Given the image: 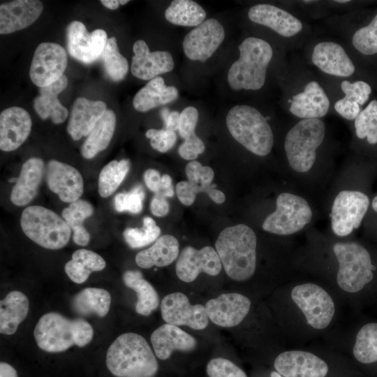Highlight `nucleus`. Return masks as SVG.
<instances>
[{"instance_id": "nucleus-1", "label": "nucleus", "mask_w": 377, "mask_h": 377, "mask_svg": "<svg viewBox=\"0 0 377 377\" xmlns=\"http://www.w3.org/2000/svg\"><path fill=\"white\" fill-rule=\"evenodd\" d=\"M256 236L246 225L223 229L215 244L216 251L227 275L244 281L254 274L256 267Z\"/></svg>"}, {"instance_id": "nucleus-2", "label": "nucleus", "mask_w": 377, "mask_h": 377, "mask_svg": "<svg viewBox=\"0 0 377 377\" xmlns=\"http://www.w3.org/2000/svg\"><path fill=\"white\" fill-rule=\"evenodd\" d=\"M106 365L116 377H155L158 370L147 341L132 332L121 334L110 346Z\"/></svg>"}, {"instance_id": "nucleus-3", "label": "nucleus", "mask_w": 377, "mask_h": 377, "mask_svg": "<svg viewBox=\"0 0 377 377\" xmlns=\"http://www.w3.org/2000/svg\"><path fill=\"white\" fill-rule=\"evenodd\" d=\"M38 347L48 353L64 352L76 345L87 346L92 339L91 325L82 318L70 320L56 312L44 314L34 332Z\"/></svg>"}, {"instance_id": "nucleus-4", "label": "nucleus", "mask_w": 377, "mask_h": 377, "mask_svg": "<svg viewBox=\"0 0 377 377\" xmlns=\"http://www.w3.org/2000/svg\"><path fill=\"white\" fill-rule=\"evenodd\" d=\"M239 57L230 66L227 80L233 90H258L265 84L267 68L273 56L270 44L250 36L238 47Z\"/></svg>"}, {"instance_id": "nucleus-5", "label": "nucleus", "mask_w": 377, "mask_h": 377, "mask_svg": "<svg viewBox=\"0 0 377 377\" xmlns=\"http://www.w3.org/2000/svg\"><path fill=\"white\" fill-rule=\"evenodd\" d=\"M226 122L232 138L253 154L264 156L271 151L274 144L272 128L255 108L237 105L228 111Z\"/></svg>"}, {"instance_id": "nucleus-6", "label": "nucleus", "mask_w": 377, "mask_h": 377, "mask_svg": "<svg viewBox=\"0 0 377 377\" xmlns=\"http://www.w3.org/2000/svg\"><path fill=\"white\" fill-rule=\"evenodd\" d=\"M20 226L31 240L48 249L63 248L71 237V229L66 221L39 205L29 206L23 211Z\"/></svg>"}, {"instance_id": "nucleus-7", "label": "nucleus", "mask_w": 377, "mask_h": 377, "mask_svg": "<svg viewBox=\"0 0 377 377\" xmlns=\"http://www.w3.org/2000/svg\"><path fill=\"white\" fill-rule=\"evenodd\" d=\"M325 133V124L319 119L301 120L288 132L284 149L293 170L305 172L311 168Z\"/></svg>"}, {"instance_id": "nucleus-8", "label": "nucleus", "mask_w": 377, "mask_h": 377, "mask_svg": "<svg viewBox=\"0 0 377 377\" xmlns=\"http://www.w3.org/2000/svg\"><path fill=\"white\" fill-rule=\"evenodd\" d=\"M333 251L339 263L337 282L340 288L355 293L372 281L376 267L364 247L355 242H339L333 246Z\"/></svg>"}, {"instance_id": "nucleus-9", "label": "nucleus", "mask_w": 377, "mask_h": 377, "mask_svg": "<svg viewBox=\"0 0 377 377\" xmlns=\"http://www.w3.org/2000/svg\"><path fill=\"white\" fill-rule=\"evenodd\" d=\"M311 217V209L303 198L282 193L277 197L276 210L266 217L262 227L267 232L287 235L302 230Z\"/></svg>"}, {"instance_id": "nucleus-10", "label": "nucleus", "mask_w": 377, "mask_h": 377, "mask_svg": "<svg viewBox=\"0 0 377 377\" xmlns=\"http://www.w3.org/2000/svg\"><path fill=\"white\" fill-rule=\"evenodd\" d=\"M290 295L310 326L322 330L330 325L334 316L335 306L325 290L315 283H307L295 286Z\"/></svg>"}, {"instance_id": "nucleus-11", "label": "nucleus", "mask_w": 377, "mask_h": 377, "mask_svg": "<svg viewBox=\"0 0 377 377\" xmlns=\"http://www.w3.org/2000/svg\"><path fill=\"white\" fill-rule=\"evenodd\" d=\"M369 198L355 191H342L332 207V228L338 236H346L358 228L368 209Z\"/></svg>"}, {"instance_id": "nucleus-12", "label": "nucleus", "mask_w": 377, "mask_h": 377, "mask_svg": "<svg viewBox=\"0 0 377 377\" xmlns=\"http://www.w3.org/2000/svg\"><path fill=\"white\" fill-rule=\"evenodd\" d=\"M66 66L67 55L64 47L55 43H42L35 50L29 76L35 85L45 87L59 80Z\"/></svg>"}, {"instance_id": "nucleus-13", "label": "nucleus", "mask_w": 377, "mask_h": 377, "mask_svg": "<svg viewBox=\"0 0 377 377\" xmlns=\"http://www.w3.org/2000/svg\"><path fill=\"white\" fill-rule=\"evenodd\" d=\"M225 29L216 19L205 20L190 31L182 42L186 57L205 62L217 50L225 38Z\"/></svg>"}, {"instance_id": "nucleus-14", "label": "nucleus", "mask_w": 377, "mask_h": 377, "mask_svg": "<svg viewBox=\"0 0 377 377\" xmlns=\"http://www.w3.org/2000/svg\"><path fill=\"white\" fill-rule=\"evenodd\" d=\"M161 311L166 323L176 326L186 325L201 330L206 328L209 323L205 306L191 304L187 296L182 293L165 296L161 302Z\"/></svg>"}, {"instance_id": "nucleus-15", "label": "nucleus", "mask_w": 377, "mask_h": 377, "mask_svg": "<svg viewBox=\"0 0 377 377\" xmlns=\"http://www.w3.org/2000/svg\"><path fill=\"white\" fill-rule=\"evenodd\" d=\"M66 39L70 55L84 64L99 59L108 41L104 30L98 29L89 33L84 24L77 20L68 24Z\"/></svg>"}, {"instance_id": "nucleus-16", "label": "nucleus", "mask_w": 377, "mask_h": 377, "mask_svg": "<svg viewBox=\"0 0 377 377\" xmlns=\"http://www.w3.org/2000/svg\"><path fill=\"white\" fill-rule=\"evenodd\" d=\"M222 264L216 251L211 246L196 249L192 246L184 247L181 251L175 265L178 278L190 283L204 272L210 276L218 275Z\"/></svg>"}, {"instance_id": "nucleus-17", "label": "nucleus", "mask_w": 377, "mask_h": 377, "mask_svg": "<svg viewBox=\"0 0 377 377\" xmlns=\"http://www.w3.org/2000/svg\"><path fill=\"white\" fill-rule=\"evenodd\" d=\"M209 319L216 325L232 327L239 325L247 316L251 300L239 293L222 294L205 304Z\"/></svg>"}, {"instance_id": "nucleus-18", "label": "nucleus", "mask_w": 377, "mask_h": 377, "mask_svg": "<svg viewBox=\"0 0 377 377\" xmlns=\"http://www.w3.org/2000/svg\"><path fill=\"white\" fill-rule=\"evenodd\" d=\"M277 372L284 377H325L327 363L317 355L303 350H288L274 360Z\"/></svg>"}, {"instance_id": "nucleus-19", "label": "nucleus", "mask_w": 377, "mask_h": 377, "mask_svg": "<svg viewBox=\"0 0 377 377\" xmlns=\"http://www.w3.org/2000/svg\"><path fill=\"white\" fill-rule=\"evenodd\" d=\"M133 51L131 73L138 79L151 80L161 74L172 71L175 67L172 56L169 52H150L142 40L135 42Z\"/></svg>"}, {"instance_id": "nucleus-20", "label": "nucleus", "mask_w": 377, "mask_h": 377, "mask_svg": "<svg viewBox=\"0 0 377 377\" xmlns=\"http://www.w3.org/2000/svg\"><path fill=\"white\" fill-rule=\"evenodd\" d=\"M49 188L65 202L79 200L84 190L83 179L74 167L56 161H49L46 175Z\"/></svg>"}, {"instance_id": "nucleus-21", "label": "nucleus", "mask_w": 377, "mask_h": 377, "mask_svg": "<svg viewBox=\"0 0 377 377\" xmlns=\"http://www.w3.org/2000/svg\"><path fill=\"white\" fill-rule=\"evenodd\" d=\"M31 124L29 114L22 108L3 110L0 114V149L11 151L20 147L30 134Z\"/></svg>"}, {"instance_id": "nucleus-22", "label": "nucleus", "mask_w": 377, "mask_h": 377, "mask_svg": "<svg viewBox=\"0 0 377 377\" xmlns=\"http://www.w3.org/2000/svg\"><path fill=\"white\" fill-rule=\"evenodd\" d=\"M43 5L38 0H17L0 6V34H8L32 24L40 15Z\"/></svg>"}, {"instance_id": "nucleus-23", "label": "nucleus", "mask_w": 377, "mask_h": 377, "mask_svg": "<svg viewBox=\"0 0 377 377\" xmlns=\"http://www.w3.org/2000/svg\"><path fill=\"white\" fill-rule=\"evenodd\" d=\"M251 21L267 27L284 37H292L302 29V24L290 13L268 3H260L248 12Z\"/></svg>"}, {"instance_id": "nucleus-24", "label": "nucleus", "mask_w": 377, "mask_h": 377, "mask_svg": "<svg viewBox=\"0 0 377 377\" xmlns=\"http://www.w3.org/2000/svg\"><path fill=\"white\" fill-rule=\"evenodd\" d=\"M311 60L323 72L337 77H348L355 70L343 47L332 41L316 44L313 50Z\"/></svg>"}, {"instance_id": "nucleus-25", "label": "nucleus", "mask_w": 377, "mask_h": 377, "mask_svg": "<svg viewBox=\"0 0 377 377\" xmlns=\"http://www.w3.org/2000/svg\"><path fill=\"white\" fill-rule=\"evenodd\" d=\"M150 339L156 356L162 360L168 359L175 350L189 352L197 346L196 339L193 337L169 323L156 329Z\"/></svg>"}, {"instance_id": "nucleus-26", "label": "nucleus", "mask_w": 377, "mask_h": 377, "mask_svg": "<svg viewBox=\"0 0 377 377\" xmlns=\"http://www.w3.org/2000/svg\"><path fill=\"white\" fill-rule=\"evenodd\" d=\"M290 103V112L303 119L323 117L330 108L329 98L316 81L307 83L302 92L293 96Z\"/></svg>"}, {"instance_id": "nucleus-27", "label": "nucleus", "mask_w": 377, "mask_h": 377, "mask_svg": "<svg viewBox=\"0 0 377 377\" xmlns=\"http://www.w3.org/2000/svg\"><path fill=\"white\" fill-rule=\"evenodd\" d=\"M106 110V104L103 101L77 98L71 110L68 133L74 140L87 136Z\"/></svg>"}, {"instance_id": "nucleus-28", "label": "nucleus", "mask_w": 377, "mask_h": 377, "mask_svg": "<svg viewBox=\"0 0 377 377\" xmlns=\"http://www.w3.org/2000/svg\"><path fill=\"white\" fill-rule=\"evenodd\" d=\"M44 162L33 157L26 161L10 193L11 202L17 206L29 204L36 195L44 173Z\"/></svg>"}, {"instance_id": "nucleus-29", "label": "nucleus", "mask_w": 377, "mask_h": 377, "mask_svg": "<svg viewBox=\"0 0 377 377\" xmlns=\"http://www.w3.org/2000/svg\"><path fill=\"white\" fill-rule=\"evenodd\" d=\"M179 91L174 86H167L161 76L149 80L140 89L133 100L134 108L139 112H147L153 108L176 101Z\"/></svg>"}, {"instance_id": "nucleus-30", "label": "nucleus", "mask_w": 377, "mask_h": 377, "mask_svg": "<svg viewBox=\"0 0 377 377\" xmlns=\"http://www.w3.org/2000/svg\"><path fill=\"white\" fill-rule=\"evenodd\" d=\"M68 80L62 75L54 83L40 88V94L34 101L35 110L43 119L49 117L54 124L64 122L68 117V110L63 106L57 96L66 87Z\"/></svg>"}, {"instance_id": "nucleus-31", "label": "nucleus", "mask_w": 377, "mask_h": 377, "mask_svg": "<svg viewBox=\"0 0 377 377\" xmlns=\"http://www.w3.org/2000/svg\"><path fill=\"white\" fill-rule=\"evenodd\" d=\"M179 249L177 238L170 235H164L157 239L151 246L138 252L135 256V263L144 269L168 266L178 257Z\"/></svg>"}, {"instance_id": "nucleus-32", "label": "nucleus", "mask_w": 377, "mask_h": 377, "mask_svg": "<svg viewBox=\"0 0 377 377\" xmlns=\"http://www.w3.org/2000/svg\"><path fill=\"white\" fill-rule=\"evenodd\" d=\"M29 308L27 297L20 291L13 290L0 302V332L13 334L26 318Z\"/></svg>"}, {"instance_id": "nucleus-33", "label": "nucleus", "mask_w": 377, "mask_h": 377, "mask_svg": "<svg viewBox=\"0 0 377 377\" xmlns=\"http://www.w3.org/2000/svg\"><path fill=\"white\" fill-rule=\"evenodd\" d=\"M115 126L116 115L112 110L107 109L87 136L81 147L82 156L91 159L105 149L113 136Z\"/></svg>"}, {"instance_id": "nucleus-34", "label": "nucleus", "mask_w": 377, "mask_h": 377, "mask_svg": "<svg viewBox=\"0 0 377 377\" xmlns=\"http://www.w3.org/2000/svg\"><path fill=\"white\" fill-rule=\"evenodd\" d=\"M341 88L345 96L334 104L335 110L343 118L353 120L360 112L359 105L364 104L371 92V87L364 81L353 83L343 80Z\"/></svg>"}, {"instance_id": "nucleus-35", "label": "nucleus", "mask_w": 377, "mask_h": 377, "mask_svg": "<svg viewBox=\"0 0 377 377\" xmlns=\"http://www.w3.org/2000/svg\"><path fill=\"white\" fill-rule=\"evenodd\" d=\"M123 281L126 286L137 293L135 311L138 313L147 316L157 309L159 304L158 295L152 285L143 278L140 271H126Z\"/></svg>"}, {"instance_id": "nucleus-36", "label": "nucleus", "mask_w": 377, "mask_h": 377, "mask_svg": "<svg viewBox=\"0 0 377 377\" xmlns=\"http://www.w3.org/2000/svg\"><path fill=\"white\" fill-rule=\"evenodd\" d=\"M111 296L103 288H87L77 293L72 300V308L80 315L95 314L101 318L108 313Z\"/></svg>"}, {"instance_id": "nucleus-37", "label": "nucleus", "mask_w": 377, "mask_h": 377, "mask_svg": "<svg viewBox=\"0 0 377 377\" xmlns=\"http://www.w3.org/2000/svg\"><path fill=\"white\" fill-rule=\"evenodd\" d=\"M104 259L98 253L84 249L75 251L72 259L68 261L64 269L71 281L82 283L87 280L92 272H98L105 267Z\"/></svg>"}, {"instance_id": "nucleus-38", "label": "nucleus", "mask_w": 377, "mask_h": 377, "mask_svg": "<svg viewBox=\"0 0 377 377\" xmlns=\"http://www.w3.org/2000/svg\"><path fill=\"white\" fill-rule=\"evenodd\" d=\"M170 23L182 27H197L206 18L204 8L191 0H174L165 11Z\"/></svg>"}, {"instance_id": "nucleus-39", "label": "nucleus", "mask_w": 377, "mask_h": 377, "mask_svg": "<svg viewBox=\"0 0 377 377\" xmlns=\"http://www.w3.org/2000/svg\"><path fill=\"white\" fill-rule=\"evenodd\" d=\"M130 161L122 159L108 163L98 177V193L102 198L111 195L118 188L130 170Z\"/></svg>"}, {"instance_id": "nucleus-40", "label": "nucleus", "mask_w": 377, "mask_h": 377, "mask_svg": "<svg viewBox=\"0 0 377 377\" xmlns=\"http://www.w3.org/2000/svg\"><path fill=\"white\" fill-rule=\"evenodd\" d=\"M353 353L361 363L377 362V323H369L361 327L357 334Z\"/></svg>"}, {"instance_id": "nucleus-41", "label": "nucleus", "mask_w": 377, "mask_h": 377, "mask_svg": "<svg viewBox=\"0 0 377 377\" xmlns=\"http://www.w3.org/2000/svg\"><path fill=\"white\" fill-rule=\"evenodd\" d=\"M101 58L106 74L112 80L117 82L126 77L128 62L119 52L115 37L108 39Z\"/></svg>"}, {"instance_id": "nucleus-42", "label": "nucleus", "mask_w": 377, "mask_h": 377, "mask_svg": "<svg viewBox=\"0 0 377 377\" xmlns=\"http://www.w3.org/2000/svg\"><path fill=\"white\" fill-rule=\"evenodd\" d=\"M160 234V228L156 226L154 220L149 216L144 218L142 228H128L123 232L126 242L133 249L141 248L151 244L156 240Z\"/></svg>"}, {"instance_id": "nucleus-43", "label": "nucleus", "mask_w": 377, "mask_h": 377, "mask_svg": "<svg viewBox=\"0 0 377 377\" xmlns=\"http://www.w3.org/2000/svg\"><path fill=\"white\" fill-rule=\"evenodd\" d=\"M356 135L369 143H377V101H371L355 119Z\"/></svg>"}, {"instance_id": "nucleus-44", "label": "nucleus", "mask_w": 377, "mask_h": 377, "mask_svg": "<svg viewBox=\"0 0 377 377\" xmlns=\"http://www.w3.org/2000/svg\"><path fill=\"white\" fill-rule=\"evenodd\" d=\"M352 43L355 49L363 54L377 53V14L368 25L355 31Z\"/></svg>"}, {"instance_id": "nucleus-45", "label": "nucleus", "mask_w": 377, "mask_h": 377, "mask_svg": "<svg viewBox=\"0 0 377 377\" xmlns=\"http://www.w3.org/2000/svg\"><path fill=\"white\" fill-rule=\"evenodd\" d=\"M185 172L188 182L194 187L197 193L206 192L212 187L214 172L209 166H203L197 161H191L186 165Z\"/></svg>"}, {"instance_id": "nucleus-46", "label": "nucleus", "mask_w": 377, "mask_h": 377, "mask_svg": "<svg viewBox=\"0 0 377 377\" xmlns=\"http://www.w3.org/2000/svg\"><path fill=\"white\" fill-rule=\"evenodd\" d=\"M93 213L94 208L89 202L77 200L71 202L68 207L64 209L62 216L70 228L74 231L84 227V221L90 217Z\"/></svg>"}, {"instance_id": "nucleus-47", "label": "nucleus", "mask_w": 377, "mask_h": 377, "mask_svg": "<svg viewBox=\"0 0 377 377\" xmlns=\"http://www.w3.org/2000/svg\"><path fill=\"white\" fill-rule=\"evenodd\" d=\"M145 191L141 185H136L129 192L118 193L115 195L114 208L119 212H129L138 214L142 211Z\"/></svg>"}, {"instance_id": "nucleus-48", "label": "nucleus", "mask_w": 377, "mask_h": 377, "mask_svg": "<svg viewBox=\"0 0 377 377\" xmlns=\"http://www.w3.org/2000/svg\"><path fill=\"white\" fill-rule=\"evenodd\" d=\"M206 371L209 377H247L240 367L223 357L212 359L207 365Z\"/></svg>"}, {"instance_id": "nucleus-49", "label": "nucleus", "mask_w": 377, "mask_h": 377, "mask_svg": "<svg viewBox=\"0 0 377 377\" xmlns=\"http://www.w3.org/2000/svg\"><path fill=\"white\" fill-rule=\"evenodd\" d=\"M146 137L150 139L152 148L162 153L172 148L177 140L175 132L165 128L149 129L146 132Z\"/></svg>"}, {"instance_id": "nucleus-50", "label": "nucleus", "mask_w": 377, "mask_h": 377, "mask_svg": "<svg viewBox=\"0 0 377 377\" xmlns=\"http://www.w3.org/2000/svg\"><path fill=\"white\" fill-rule=\"evenodd\" d=\"M198 116V110L193 106L185 108L180 113L178 131L184 140L196 135L195 130Z\"/></svg>"}, {"instance_id": "nucleus-51", "label": "nucleus", "mask_w": 377, "mask_h": 377, "mask_svg": "<svg viewBox=\"0 0 377 377\" xmlns=\"http://www.w3.org/2000/svg\"><path fill=\"white\" fill-rule=\"evenodd\" d=\"M205 147L202 140L196 135L184 140L178 148L179 156L185 160L195 159L205 151Z\"/></svg>"}, {"instance_id": "nucleus-52", "label": "nucleus", "mask_w": 377, "mask_h": 377, "mask_svg": "<svg viewBox=\"0 0 377 377\" xmlns=\"http://www.w3.org/2000/svg\"><path fill=\"white\" fill-rule=\"evenodd\" d=\"M176 193L182 203L189 206L195 201L197 192L188 181H182L177 184Z\"/></svg>"}, {"instance_id": "nucleus-53", "label": "nucleus", "mask_w": 377, "mask_h": 377, "mask_svg": "<svg viewBox=\"0 0 377 377\" xmlns=\"http://www.w3.org/2000/svg\"><path fill=\"white\" fill-rule=\"evenodd\" d=\"M150 209L151 213L156 216L161 217L167 215L170 207L166 198L155 193L151 201Z\"/></svg>"}, {"instance_id": "nucleus-54", "label": "nucleus", "mask_w": 377, "mask_h": 377, "mask_svg": "<svg viewBox=\"0 0 377 377\" xmlns=\"http://www.w3.org/2000/svg\"><path fill=\"white\" fill-rule=\"evenodd\" d=\"M161 116L164 123L163 128L172 131L178 130L180 113L177 111L170 112L168 108H163L161 110Z\"/></svg>"}, {"instance_id": "nucleus-55", "label": "nucleus", "mask_w": 377, "mask_h": 377, "mask_svg": "<svg viewBox=\"0 0 377 377\" xmlns=\"http://www.w3.org/2000/svg\"><path fill=\"white\" fill-rule=\"evenodd\" d=\"M160 173L154 169H148L144 173V180L147 188L155 193H157L161 185Z\"/></svg>"}, {"instance_id": "nucleus-56", "label": "nucleus", "mask_w": 377, "mask_h": 377, "mask_svg": "<svg viewBox=\"0 0 377 377\" xmlns=\"http://www.w3.org/2000/svg\"><path fill=\"white\" fill-rule=\"evenodd\" d=\"M156 193L165 198L173 196L174 190L172 184V179L168 175L165 174L162 176L161 188Z\"/></svg>"}, {"instance_id": "nucleus-57", "label": "nucleus", "mask_w": 377, "mask_h": 377, "mask_svg": "<svg viewBox=\"0 0 377 377\" xmlns=\"http://www.w3.org/2000/svg\"><path fill=\"white\" fill-rule=\"evenodd\" d=\"M73 239L76 244L86 246L89 242L90 235L84 227H82L73 231Z\"/></svg>"}, {"instance_id": "nucleus-58", "label": "nucleus", "mask_w": 377, "mask_h": 377, "mask_svg": "<svg viewBox=\"0 0 377 377\" xmlns=\"http://www.w3.org/2000/svg\"><path fill=\"white\" fill-rule=\"evenodd\" d=\"M214 186L215 185H212V187L206 191V193L214 202L221 204L225 201L226 196L222 191L214 188Z\"/></svg>"}, {"instance_id": "nucleus-59", "label": "nucleus", "mask_w": 377, "mask_h": 377, "mask_svg": "<svg viewBox=\"0 0 377 377\" xmlns=\"http://www.w3.org/2000/svg\"><path fill=\"white\" fill-rule=\"evenodd\" d=\"M0 377H18L16 370L10 364L0 363Z\"/></svg>"}, {"instance_id": "nucleus-60", "label": "nucleus", "mask_w": 377, "mask_h": 377, "mask_svg": "<svg viewBox=\"0 0 377 377\" xmlns=\"http://www.w3.org/2000/svg\"><path fill=\"white\" fill-rule=\"evenodd\" d=\"M101 2L106 8L112 10L117 9L120 5L119 1L117 0H102Z\"/></svg>"}, {"instance_id": "nucleus-61", "label": "nucleus", "mask_w": 377, "mask_h": 377, "mask_svg": "<svg viewBox=\"0 0 377 377\" xmlns=\"http://www.w3.org/2000/svg\"><path fill=\"white\" fill-rule=\"evenodd\" d=\"M372 207L374 210L377 212V196H376L373 200Z\"/></svg>"}, {"instance_id": "nucleus-62", "label": "nucleus", "mask_w": 377, "mask_h": 377, "mask_svg": "<svg viewBox=\"0 0 377 377\" xmlns=\"http://www.w3.org/2000/svg\"><path fill=\"white\" fill-rule=\"evenodd\" d=\"M271 377H284L277 371H272L271 373Z\"/></svg>"}, {"instance_id": "nucleus-63", "label": "nucleus", "mask_w": 377, "mask_h": 377, "mask_svg": "<svg viewBox=\"0 0 377 377\" xmlns=\"http://www.w3.org/2000/svg\"><path fill=\"white\" fill-rule=\"evenodd\" d=\"M129 1H126V0H119V3L121 5H125L126 3H127Z\"/></svg>"}, {"instance_id": "nucleus-64", "label": "nucleus", "mask_w": 377, "mask_h": 377, "mask_svg": "<svg viewBox=\"0 0 377 377\" xmlns=\"http://www.w3.org/2000/svg\"><path fill=\"white\" fill-rule=\"evenodd\" d=\"M349 1H348V0H338V1H335V2L341 3H347V2H349Z\"/></svg>"}]
</instances>
